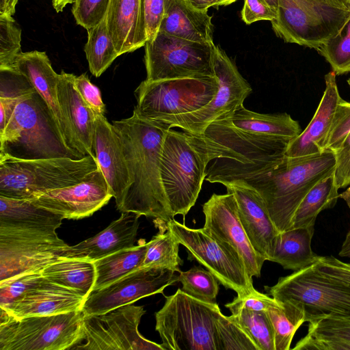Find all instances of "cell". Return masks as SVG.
<instances>
[{"label":"cell","mask_w":350,"mask_h":350,"mask_svg":"<svg viewBox=\"0 0 350 350\" xmlns=\"http://www.w3.org/2000/svg\"><path fill=\"white\" fill-rule=\"evenodd\" d=\"M21 29L12 16L0 15V68H14L22 53Z\"/></svg>","instance_id":"60d3db41"},{"label":"cell","mask_w":350,"mask_h":350,"mask_svg":"<svg viewBox=\"0 0 350 350\" xmlns=\"http://www.w3.org/2000/svg\"><path fill=\"white\" fill-rule=\"evenodd\" d=\"M73 74L62 71L57 83V98L75 142L84 156H94L95 114L85 103L74 84Z\"/></svg>","instance_id":"4316f807"},{"label":"cell","mask_w":350,"mask_h":350,"mask_svg":"<svg viewBox=\"0 0 350 350\" xmlns=\"http://www.w3.org/2000/svg\"><path fill=\"white\" fill-rule=\"evenodd\" d=\"M314 226L291 228L280 232L271 261L278 263L284 269L294 271L314 263L319 256L311 246Z\"/></svg>","instance_id":"f546056e"},{"label":"cell","mask_w":350,"mask_h":350,"mask_svg":"<svg viewBox=\"0 0 350 350\" xmlns=\"http://www.w3.org/2000/svg\"><path fill=\"white\" fill-rule=\"evenodd\" d=\"M75 86L88 107L94 114L105 115V105L104 104L100 90L91 83L86 74L75 76Z\"/></svg>","instance_id":"c3c4849f"},{"label":"cell","mask_w":350,"mask_h":350,"mask_svg":"<svg viewBox=\"0 0 350 350\" xmlns=\"http://www.w3.org/2000/svg\"><path fill=\"white\" fill-rule=\"evenodd\" d=\"M216 158L213 147L202 135L168 129L161 148L160 174L173 218L186 215L194 206L208 165Z\"/></svg>","instance_id":"277c9868"},{"label":"cell","mask_w":350,"mask_h":350,"mask_svg":"<svg viewBox=\"0 0 350 350\" xmlns=\"http://www.w3.org/2000/svg\"><path fill=\"white\" fill-rule=\"evenodd\" d=\"M193 8L207 12L211 7L217 8L223 6V0H185Z\"/></svg>","instance_id":"f5cc1de1"},{"label":"cell","mask_w":350,"mask_h":350,"mask_svg":"<svg viewBox=\"0 0 350 350\" xmlns=\"http://www.w3.org/2000/svg\"><path fill=\"white\" fill-rule=\"evenodd\" d=\"M98 167L94 156L81 159H1L0 196L30 200L43 193L77 184Z\"/></svg>","instance_id":"ba28073f"},{"label":"cell","mask_w":350,"mask_h":350,"mask_svg":"<svg viewBox=\"0 0 350 350\" xmlns=\"http://www.w3.org/2000/svg\"><path fill=\"white\" fill-rule=\"evenodd\" d=\"M87 295L44 278L38 286L4 308L17 317L54 315L82 310Z\"/></svg>","instance_id":"603a6c76"},{"label":"cell","mask_w":350,"mask_h":350,"mask_svg":"<svg viewBox=\"0 0 350 350\" xmlns=\"http://www.w3.org/2000/svg\"><path fill=\"white\" fill-rule=\"evenodd\" d=\"M335 155L334 178L338 189L350 185V133L340 145L333 151Z\"/></svg>","instance_id":"7dc6e473"},{"label":"cell","mask_w":350,"mask_h":350,"mask_svg":"<svg viewBox=\"0 0 350 350\" xmlns=\"http://www.w3.org/2000/svg\"><path fill=\"white\" fill-rule=\"evenodd\" d=\"M333 174L316 184L299 204L293 217L291 228L314 226L318 215L333 207L340 196Z\"/></svg>","instance_id":"836d02e7"},{"label":"cell","mask_w":350,"mask_h":350,"mask_svg":"<svg viewBox=\"0 0 350 350\" xmlns=\"http://www.w3.org/2000/svg\"><path fill=\"white\" fill-rule=\"evenodd\" d=\"M14 68L28 79L46 102L66 146L81 159L85 157L79 151L59 107L57 98L59 74L53 69L46 53L38 51L22 52L16 61Z\"/></svg>","instance_id":"44dd1931"},{"label":"cell","mask_w":350,"mask_h":350,"mask_svg":"<svg viewBox=\"0 0 350 350\" xmlns=\"http://www.w3.org/2000/svg\"><path fill=\"white\" fill-rule=\"evenodd\" d=\"M105 21L119 56L145 46L147 36L143 0H110Z\"/></svg>","instance_id":"484cf974"},{"label":"cell","mask_w":350,"mask_h":350,"mask_svg":"<svg viewBox=\"0 0 350 350\" xmlns=\"http://www.w3.org/2000/svg\"><path fill=\"white\" fill-rule=\"evenodd\" d=\"M338 255L340 257H346L350 258V230L346 234L345 239L342 244Z\"/></svg>","instance_id":"9f6ffc18"},{"label":"cell","mask_w":350,"mask_h":350,"mask_svg":"<svg viewBox=\"0 0 350 350\" xmlns=\"http://www.w3.org/2000/svg\"><path fill=\"white\" fill-rule=\"evenodd\" d=\"M68 246L56 231L0 228V282L24 273L42 271L62 256Z\"/></svg>","instance_id":"2e32d148"},{"label":"cell","mask_w":350,"mask_h":350,"mask_svg":"<svg viewBox=\"0 0 350 350\" xmlns=\"http://www.w3.org/2000/svg\"><path fill=\"white\" fill-rule=\"evenodd\" d=\"M276 300L256 290L243 297L234 298L233 301L225 305L232 312L234 310L245 308L253 311H266Z\"/></svg>","instance_id":"816d5d0a"},{"label":"cell","mask_w":350,"mask_h":350,"mask_svg":"<svg viewBox=\"0 0 350 350\" xmlns=\"http://www.w3.org/2000/svg\"><path fill=\"white\" fill-rule=\"evenodd\" d=\"M226 120L243 131L278 136L291 140L301 133L298 122L287 113H260L248 110L243 105Z\"/></svg>","instance_id":"4dcf8cb0"},{"label":"cell","mask_w":350,"mask_h":350,"mask_svg":"<svg viewBox=\"0 0 350 350\" xmlns=\"http://www.w3.org/2000/svg\"><path fill=\"white\" fill-rule=\"evenodd\" d=\"M170 0H143L147 41L154 39Z\"/></svg>","instance_id":"681fc988"},{"label":"cell","mask_w":350,"mask_h":350,"mask_svg":"<svg viewBox=\"0 0 350 350\" xmlns=\"http://www.w3.org/2000/svg\"><path fill=\"white\" fill-rule=\"evenodd\" d=\"M64 217L27 199L0 196V228L29 231L55 232Z\"/></svg>","instance_id":"f1b7e54d"},{"label":"cell","mask_w":350,"mask_h":350,"mask_svg":"<svg viewBox=\"0 0 350 350\" xmlns=\"http://www.w3.org/2000/svg\"><path fill=\"white\" fill-rule=\"evenodd\" d=\"M41 272L46 278L81 291L87 296L92 291L96 280L94 261L83 258L60 256Z\"/></svg>","instance_id":"d6a6232c"},{"label":"cell","mask_w":350,"mask_h":350,"mask_svg":"<svg viewBox=\"0 0 350 350\" xmlns=\"http://www.w3.org/2000/svg\"><path fill=\"white\" fill-rule=\"evenodd\" d=\"M201 135L217 154L207 167L205 180L224 185L277 165L284 158L291 141L243 131L226 119L213 122Z\"/></svg>","instance_id":"3957f363"},{"label":"cell","mask_w":350,"mask_h":350,"mask_svg":"<svg viewBox=\"0 0 350 350\" xmlns=\"http://www.w3.org/2000/svg\"><path fill=\"white\" fill-rule=\"evenodd\" d=\"M147 243L146 255L140 268L168 269L180 272L183 260L179 256L180 243L167 228Z\"/></svg>","instance_id":"8d00e7d4"},{"label":"cell","mask_w":350,"mask_h":350,"mask_svg":"<svg viewBox=\"0 0 350 350\" xmlns=\"http://www.w3.org/2000/svg\"><path fill=\"white\" fill-rule=\"evenodd\" d=\"M265 288L275 300L302 308L308 323L327 318L350 320V282L322 272L315 262Z\"/></svg>","instance_id":"8992f818"},{"label":"cell","mask_w":350,"mask_h":350,"mask_svg":"<svg viewBox=\"0 0 350 350\" xmlns=\"http://www.w3.org/2000/svg\"><path fill=\"white\" fill-rule=\"evenodd\" d=\"M350 133V103L341 98L327 139L325 150H335Z\"/></svg>","instance_id":"bcb514c9"},{"label":"cell","mask_w":350,"mask_h":350,"mask_svg":"<svg viewBox=\"0 0 350 350\" xmlns=\"http://www.w3.org/2000/svg\"><path fill=\"white\" fill-rule=\"evenodd\" d=\"M174 271L139 268L113 282L92 291L86 297L82 311L85 316L100 314L133 304L143 297L162 293L178 282Z\"/></svg>","instance_id":"ac0fdd59"},{"label":"cell","mask_w":350,"mask_h":350,"mask_svg":"<svg viewBox=\"0 0 350 350\" xmlns=\"http://www.w3.org/2000/svg\"><path fill=\"white\" fill-rule=\"evenodd\" d=\"M140 215L123 212L96 235L68 245L62 256L96 260L119 250L135 245Z\"/></svg>","instance_id":"d4e9b609"},{"label":"cell","mask_w":350,"mask_h":350,"mask_svg":"<svg viewBox=\"0 0 350 350\" xmlns=\"http://www.w3.org/2000/svg\"><path fill=\"white\" fill-rule=\"evenodd\" d=\"M18 0H0V15L13 16Z\"/></svg>","instance_id":"11a10c76"},{"label":"cell","mask_w":350,"mask_h":350,"mask_svg":"<svg viewBox=\"0 0 350 350\" xmlns=\"http://www.w3.org/2000/svg\"><path fill=\"white\" fill-rule=\"evenodd\" d=\"M314 3L350 11V0H309Z\"/></svg>","instance_id":"db71d44e"},{"label":"cell","mask_w":350,"mask_h":350,"mask_svg":"<svg viewBox=\"0 0 350 350\" xmlns=\"http://www.w3.org/2000/svg\"><path fill=\"white\" fill-rule=\"evenodd\" d=\"M237 0H223V6L229 5Z\"/></svg>","instance_id":"91938a15"},{"label":"cell","mask_w":350,"mask_h":350,"mask_svg":"<svg viewBox=\"0 0 350 350\" xmlns=\"http://www.w3.org/2000/svg\"><path fill=\"white\" fill-rule=\"evenodd\" d=\"M165 297L155 313L164 350H218L216 325L221 312L217 303L203 302L180 288Z\"/></svg>","instance_id":"52a82bcc"},{"label":"cell","mask_w":350,"mask_h":350,"mask_svg":"<svg viewBox=\"0 0 350 350\" xmlns=\"http://www.w3.org/2000/svg\"><path fill=\"white\" fill-rule=\"evenodd\" d=\"M45 277L41 271L21 273L0 282V308H4L38 286Z\"/></svg>","instance_id":"7bdbcfd3"},{"label":"cell","mask_w":350,"mask_h":350,"mask_svg":"<svg viewBox=\"0 0 350 350\" xmlns=\"http://www.w3.org/2000/svg\"><path fill=\"white\" fill-rule=\"evenodd\" d=\"M350 19V11L319 5L309 0H278L271 26L285 42L317 50L336 35Z\"/></svg>","instance_id":"8fae6325"},{"label":"cell","mask_w":350,"mask_h":350,"mask_svg":"<svg viewBox=\"0 0 350 350\" xmlns=\"http://www.w3.org/2000/svg\"><path fill=\"white\" fill-rule=\"evenodd\" d=\"M147 250L145 240L94 261L96 280L93 290L103 288L141 267Z\"/></svg>","instance_id":"1f68e13d"},{"label":"cell","mask_w":350,"mask_h":350,"mask_svg":"<svg viewBox=\"0 0 350 350\" xmlns=\"http://www.w3.org/2000/svg\"><path fill=\"white\" fill-rule=\"evenodd\" d=\"M224 186L235 198L240 221L253 247L265 260L271 261L280 232L262 197L240 182H231Z\"/></svg>","instance_id":"ffe728a7"},{"label":"cell","mask_w":350,"mask_h":350,"mask_svg":"<svg viewBox=\"0 0 350 350\" xmlns=\"http://www.w3.org/2000/svg\"><path fill=\"white\" fill-rule=\"evenodd\" d=\"M86 30L88 41L84 51L90 72L98 77L119 55L108 33L105 18L96 26Z\"/></svg>","instance_id":"d590c367"},{"label":"cell","mask_w":350,"mask_h":350,"mask_svg":"<svg viewBox=\"0 0 350 350\" xmlns=\"http://www.w3.org/2000/svg\"><path fill=\"white\" fill-rule=\"evenodd\" d=\"M92 146L118 210L131 180L120 137L105 115L95 114Z\"/></svg>","instance_id":"7402d4cb"},{"label":"cell","mask_w":350,"mask_h":350,"mask_svg":"<svg viewBox=\"0 0 350 350\" xmlns=\"http://www.w3.org/2000/svg\"><path fill=\"white\" fill-rule=\"evenodd\" d=\"M336 76L332 70L325 75V88L316 112L306 128L289 142L286 156L303 157L325 150L334 116L342 98Z\"/></svg>","instance_id":"cb8c5ba5"},{"label":"cell","mask_w":350,"mask_h":350,"mask_svg":"<svg viewBox=\"0 0 350 350\" xmlns=\"http://www.w3.org/2000/svg\"><path fill=\"white\" fill-rule=\"evenodd\" d=\"M178 280L186 294L205 303H217L219 282L208 270L194 266L187 271H180Z\"/></svg>","instance_id":"f35d334b"},{"label":"cell","mask_w":350,"mask_h":350,"mask_svg":"<svg viewBox=\"0 0 350 350\" xmlns=\"http://www.w3.org/2000/svg\"><path fill=\"white\" fill-rule=\"evenodd\" d=\"M216 339L218 350H258L247 333L222 313L217 321Z\"/></svg>","instance_id":"b9f144b4"},{"label":"cell","mask_w":350,"mask_h":350,"mask_svg":"<svg viewBox=\"0 0 350 350\" xmlns=\"http://www.w3.org/2000/svg\"><path fill=\"white\" fill-rule=\"evenodd\" d=\"M218 89L216 77L146 79L135 90V109L145 118L161 121L200 109L214 98Z\"/></svg>","instance_id":"30bf717a"},{"label":"cell","mask_w":350,"mask_h":350,"mask_svg":"<svg viewBox=\"0 0 350 350\" xmlns=\"http://www.w3.org/2000/svg\"><path fill=\"white\" fill-rule=\"evenodd\" d=\"M146 311L129 304L107 312L83 317V342L72 349L164 350L142 336L138 327Z\"/></svg>","instance_id":"9a60e30c"},{"label":"cell","mask_w":350,"mask_h":350,"mask_svg":"<svg viewBox=\"0 0 350 350\" xmlns=\"http://www.w3.org/2000/svg\"><path fill=\"white\" fill-rule=\"evenodd\" d=\"M304 338L350 340V320L327 318L310 323Z\"/></svg>","instance_id":"f6af8a7d"},{"label":"cell","mask_w":350,"mask_h":350,"mask_svg":"<svg viewBox=\"0 0 350 350\" xmlns=\"http://www.w3.org/2000/svg\"><path fill=\"white\" fill-rule=\"evenodd\" d=\"M241 16L247 25L260 21L271 22L276 18L277 12L265 0H245Z\"/></svg>","instance_id":"f907efd6"},{"label":"cell","mask_w":350,"mask_h":350,"mask_svg":"<svg viewBox=\"0 0 350 350\" xmlns=\"http://www.w3.org/2000/svg\"><path fill=\"white\" fill-rule=\"evenodd\" d=\"M75 0H52L53 8L57 12H62L64 8L70 3H73Z\"/></svg>","instance_id":"6f0895ef"},{"label":"cell","mask_w":350,"mask_h":350,"mask_svg":"<svg viewBox=\"0 0 350 350\" xmlns=\"http://www.w3.org/2000/svg\"><path fill=\"white\" fill-rule=\"evenodd\" d=\"M83 317L81 310L17 318L1 309L0 350L72 349L83 341Z\"/></svg>","instance_id":"9c48e42d"},{"label":"cell","mask_w":350,"mask_h":350,"mask_svg":"<svg viewBox=\"0 0 350 350\" xmlns=\"http://www.w3.org/2000/svg\"><path fill=\"white\" fill-rule=\"evenodd\" d=\"M215 44H202L159 31L145 44L146 80L215 77Z\"/></svg>","instance_id":"7c38bea8"},{"label":"cell","mask_w":350,"mask_h":350,"mask_svg":"<svg viewBox=\"0 0 350 350\" xmlns=\"http://www.w3.org/2000/svg\"><path fill=\"white\" fill-rule=\"evenodd\" d=\"M213 70L219 89L214 98L198 110L166 118L162 120L193 135H201L213 122L230 118L252 93L250 83L235 63L218 46H215Z\"/></svg>","instance_id":"4fadbf2b"},{"label":"cell","mask_w":350,"mask_h":350,"mask_svg":"<svg viewBox=\"0 0 350 350\" xmlns=\"http://www.w3.org/2000/svg\"><path fill=\"white\" fill-rule=\"evenodd\" d=\"M167 228L187 250L188 259L195 260L211 272L226 288L243 297L256 289L242 260L230 249L202 228H190L174 219Z\"/></svg>","instance_id":"5bb4252c"},{"label":"cell","mask_w":350,"mask_h":350,"mask_svg":"<svg viewBox=\"0 0 350 350\" xmlns=\"http://www.w3.org/2000/svg\"><path fill=\"white\" fill-rule=\"evenodd\" d=\"M110 0H75L72 13L77 25L85 29L100 23L106 16Z\"/></svg>","instance_id":"ee69618b"},{"label":"cell","mask_w":350,"mask_h":350,"mask_svg":"<svg viewBox=\"0 0 350 350\" xmlns=\"http://www.w3.org/2000/svg\"><path fill=\"white\" fill-rule=\"evenodd\" d=\"M112 124L120 137L131 180L118 211L167 223L174 218L162 186L160 161L163 139L171 126L145 118L135 108L131 117Z\"/></svg>","instance_id":"6da1fadb"},{"label":"cell","mask_w":350,"mask_h":350,"mask_svg":"<svg viewBox=\"0 0 350 350\" xmlns=\"http://www.w3.org/2000/svg\"><path fill=\"white\" fill-rule=\"evenodd\" d=\"M204 228L243 262L249 275L260 277L265 258L251 244L240 221L234 195L213 193L202 206Z\"/></svg>","instance_id":"e0dca14e"},{"label":"cell","mask_w":350,"mask_h":350,"mask_svg":"<svg viewBox=\"0 0 350 350\" xmlns=\"http://www.w3.org/2000/svg\"><path fill=\"white\" fill-rule=\"evenodd\" d=\"M335 163L334 152L330 150L303 157L285 155L273 167L234 181L260 194L273 222L282 232L290 229L294 213L309 191L334 174Z\"/></svg>","instance_id":"7a4b0ae2"},{"label":"cell","mask_w":350,"mask_h":350,"mask_svg":"<svg viewBox=\"0 0 350 350\" xmlns=\"http://www.w3.org/2000/svg\"><path fill=\"white\" fill-rule=\"evenodd\" d=\"M81 159L65 144L53 115L35 90L21 101L0 135V160Z\"/></svg>","instance_id":"5b68a950"},{"label":"cell","mask_w":350,"mask_h":350,"mask_svg":"<svg viewBox=\"0 0 350 350\" xmlns=\"http://www.w3.org/2000/svg\"><path fill=\"white\" fill-rule=\"evenodd\" d=\"M112 197L105 176L98 166L77 184L43 193L30 200L64 219H79L93 215Z\"/></svg>","instance_id":"d6986e66"},{"label":"cell","mask_w":350,"mask_h":350,"mask_svg":"<svg viewBox=\"0 0 350 350\" xmlns=\"http://www.w3.org/2000/svg\"><path fill=\"white\" fill-rule=\"evenodd\" d=\"M266 312L273 329L275 350H289L295 332L305 323L303 309L291 302L276 300Z\"/></svg>","instance_id":"e575fe53"},{"label":"cell","mask_w":350,"mask_h":350,"mask_svg":"<svg viewBox=\"0 0 350 350\" xmlns=\"http://www.w3.org/2000/svg\"><path fill=\"white\" fill-rule=\"evenodd\" d=\"M159 31L192 42L213 44L212 17L185 0H170Z\"/></svg>","instance_id":"83f0119b"},{"label":"cell","mask_w":350,"mask_h":350,"mask_svg":"<svg viewBox=\"0 0 350 350\" xmlns=\"http://www.w3.org/2000/svg\"><path fill=\"white\" fill-rule=\"evenodd\" d=\"M267 3L274 10L278 12V0H265Z\"/></svg>","instance_id":"680465c9"},{"label":"cell","mask_w":350,"mask_h":350,"mask_svg":"<svg viewBox=\"0 0 350 350\" xmlns=\"http://www.w3.org/2000/svg\"><path fill=\"white\" fill-rule=\"evenodd\" d=\"M336 75L350 72V19L336 35L317 49Z\"/></svg>","instance_id":"ab89813d"},{"label":"cell","mask_w":350,"mask_h":350,"mask_svg":"<svg viewBox=\"0 0 350 350\" xmlns=\"http://www.w3.org/2000/svg\"><path fill=\"white\" fill-rule=\"evenodd\" d=\"M231 314L229 317L247 333L258 350H275L273 329L266 311L241 308Z\"/></svg>","instance_id":"74e56055"}]
</instances>
